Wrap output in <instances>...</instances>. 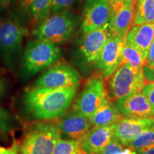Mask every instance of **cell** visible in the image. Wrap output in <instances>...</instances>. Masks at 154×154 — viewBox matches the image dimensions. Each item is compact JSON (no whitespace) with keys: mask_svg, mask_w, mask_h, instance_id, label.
Masks as SVG:
<instances>
[{"mask_svg":"<svg viewBox=\"0 0 154 154\" xmlns=\"http://www.w3.org/2000/svg\"><path fill=\"white\" fill-rule=\"evenodd\" d=\"M78 87L43 88L32 86L24 90L23 104L30 116L36 120L50 121L66 114Z\"/></svg>","mask_w":154,"mask_h":154,"instance_id":"1","label":"cell"},{"mask_svg":"<svg viewBox=\"0 0 154 154\" xmlns=\"http://www.w3.org/2000/svg\"><path fill=\"white\" fill-rule=\"evenodd\" d=\"M61 138L57 123L42 121L26 128L20 145V154H53Z\"/></svg>","mask_w":154,"mask_h":154,"instance_id":"2","label":"cell"},{"mask_svg":"<svg viewBox=\"0 0 154 154\" xmlns=\"http://www.w3.org/2000/svg\"><path fill=\"white\" fill-rule=\"evenodd\" d=\"M61 57V51L54 44L36 38L26 44L22 56L23 72L32 76L52 66Z\"/></svg>","mask_w":154,"mask_h":154,"instance_id":"3","label":"cell"},{"mask_svg":"<svg viewBox=\"0 0 154 154\" xmlns=\"http://www.w3.org/2000/svg\"><path fill=\"white\" fill-rule=\"evenodd\" d=\"M76 26L74 17L68 11L54 13L38 24L33 32L36 38L56 45L66 42Z\"/></svg>","mask_w":154,"mask_h":154,"instance_id":"4","label":"cell"},{"mask_svg":"<svg viewBox=\"0 0 154 154\" xmlns=\"http://www.w3.org/2000/svg\"><path fill=\"white\" fill-rule=\"evenodd\" d=\"M110 77L109 96L113 101L135 92H141L147 83L144 78L143 69H137L128 65L119 66Z\"/></svg>","mask_w":154,"mask_h":154,"instance_id":"5","label":"cell"},{"mask_svg":"<svg viewBox=\"0 0 154 154\" xmlns=\"http://www.w3.org/2000/svg\"><path fill=\"white\" fill-rule=\"evenodd\" d=\"M27 34L26 29L16 19H0V54L7 63H11L20 52L23 38Z\"/></svg>","mask_w":154,"mask_h":154,"instance_id":"6","label":"cell"},{"mask_svg":"<svg viewBox=\"0 0 154 154\" xmlns=\"http://www.w3.org/2000/svg\"><path fill=\"white\" fill-rule=\"evenodd\" d=\"M109 101L105 82L100 77H94L86 83L73 109L89 118L100 106Z\"/></svg>","mask_w":154,"mask_h":154,"instance_id":"7","label":"cell"},{"mask_svg":"<svg viewBox=\"0 0 154 154\" xmlns=\"http://www.w3.org/2000/svg\"><path fill=\"white\" fill-rule=\"evenodd\" d=\"M81 82L79 74L65 63H56L49 67L36 79L33 86L43 88H63L76 86Z\"/></svg>","mask_w":154,"mask_h":154,"instance_id":"8","label":"cell"},{"mask_svg":"<svg viewBox=\"0 0 154 154\" xmlns=\"http://www.w3.org/2000/svg\"><path fill=\"white\" fill-rule=\"evenodd\" d=\"M131 0H111L109 28L111 36L126 39L134 23V4Z\"/></svg>","mask_w":154,"mask_h":154,"instance_id":"9","label":"cell"},{"mask_svg":"<svg viewBox=\"0 0 154 154\" xmlns=\"http://www.w3.org/2000/svg\"><path fill=\"white\" fill-rule=\"evenodd\" d=\"M111 0H86L83 10L82 28L84 33L109 24Z\"/></svg>","mask_w":154,"mask_h":154,"instance_id":"10","label":"cell"},{"mask_svg":"<svg viewBox=\"0 0 154 154\" xmlns=\"http://www.w3.org/2000/svg\"><path fill=\"white\" fill-rule=\"evenodd\" d=\"M154 117L148 118H126L113 125V138L126 146L144 131L151 128Z\"/></svg>","mask_w":154,"mask_h":154,"instance_id":"11","label":"cell"},{"mask_svg":"<svg viewBox=\"0 0 154 154\" xmlns=\"http://www.w3.org/2000/svg\"><path fill=\"white\" fill-rule=\"evenodd\" d=\"M125 41L126 39L117 36H110L101 49L95 62L103 78L110 77L119 67L121 51Z\"/></svg>","mask_w":154,"mask_h":154,"instance_id":"12","label":"cell"},{"mask_svg":"<svg viewBox=\"0 0 154 154\" xmlns=\"http://www.w3.org/2000/svg\"><path fill=\"white\" fill-rule=\"evenodd\" d=\"M57 124L61 136L74 140H82L92 126L88 117L74 109L61 117Z\"/></svg>","mask_w":154,"mask_h":154,"instance_id":"13","label":"cell"},{"mask_svg":"<svg viewBox=\"0 0 154 154\" xmlns=\"http://www.w3.org/2000/svg\"><path fill=\"white\" fill-rule=\"evenodd\" d=\"M114 104L126 118L154 117L149 101L141 92H135L117 99Z\"/></svg>","mask_w":154,"mask_h":154,"instance_id":"14","label":"cell"},{"mask_svg":"<svg viewBox=\"0 0 154 154\" xmlns=\"http://www.w3.org/2000/svg\"><path fill=\"white\" fill-rule=\"evenodd\" d=\"M110 36L109 25L84 33L80 50L86 60L89 62H95Z\"/></svg>","mask_w":154,"mask_h":154,"instance_id":"15","label":"cell"},{"mask_svg":"<svg viewBox=\"0 0 154 154\" xmlns=\"http://www.w3.org/2000/svg\"><path fill=\"white\" fill-rule=\"evenodd\" d=\"M113 138V126H94L82 138V149L86 154H99Z\"/></svg>","mask_w":154,"mask_h":154,"instance_id":"16","label":"cell"},{"mask_svg":"<svg viewBox=\"0 0 154 154\" xmlns=\"http://www.w3.org/2000/svg\"><path fill=\"white\" fill-rule=\"evenodd\" d=\"M153 38L154 23L134 24L127 34L125 44L138 49L142 53L146 60L148 51Z\"/></svg>","mask_w":154,"mask_h":154,"instance_id":"17","label":"cell"},{"mask_svg":"<svg viewBox=\"0 0 154 154\" xmlns=\"http://www.w3.org/2000/svg\"><path fill=\"white\" fill-rule=\"evenodd\" d=\"M124 118L115 104L110 101L100 106L89 117L92 126H110Z\"/></svg>","mask_w":154,"mask_h":154,"instance_id":"18","label":"cell"},{"mask_svg":"<svg viewBox=\"0 0 154 154\" xmlns=\"http://www.w3.org/2000/svg\"><path fill=\"white\" fill-rule=\"evenodd\" d=\"M52 7V0H29L24 7L28 10L32 22L40 24L50 16Z\"/></svg>","mask_w":154,"mask_h":154,"instance_id":"19","label":"cell"},{"mask_svg":"<svg viewBox=\"0 0 154 154\" xmlns=\"http://www.w3.org/2000/svg\"><path fill=\"white\" fill-rule=\"evenodd\" d=\"M154 23V0H136L134 24Z\"/></svg>","mask_w":154,"mask_h":154,"instance_id":"20","label":"cell"},{"mask_svg":"<svg viewBox=\"0 0 154 154\" xmlns=\"http://www.w3.org/2000/svg\"><path fill=\"white\" fill-rule=\"evenodd\" d=\"M145 63V58L141 52L131 46L124 44L119 58V66L128 65L137 69H142Z\"/></svg>","mask_w":154,"mask_h":154,"instance_id":"21","label":"cell"},{"mask_svg":"<svg viewBox=\"0 0 154 154\" xmlns=\"http://www.w3.org/2000/svg\"><path fill=\"white\" fill-rule=\"evenodd\" d=\"M53 154H86L83 151L82 140L60 139L56 144Z\"/></svg>","mask_w":154,"mask_h":154,"instance_id":"22","label":"cell"},{"mask_svg":"<svg viewBox=\"0 0 154 154\" xmlns=\"http://www.w3.org/2000/svg\"><path fill=\"white\" fill-rule=\"evenodd\" d=\"M151 145H154V129L149 128L138 135L126 146L136 151L140 148Z\"/></svg>","mask_w":154,"mask_h":154,"instance_id":"23","label":"cell"},{"mask_svg":"<svg viewBox=\"0 0 154 154\" xmlns=\"http://www.w3.org/2000/svg\"><path fill=\"white\" fill-rule=\"evenodd\" d=\"M16 127L17 121L11 113L0 106V130L6 134H11Z\"/></svg>","mask_w":154,"mask_h":154,"instance_id":"24","label":"cell"},{"mask_svg":"<svg viewBox=\"0 0 154 154\" xmlns=\"http://www.w3.org/2000/svg\"><path fill=\"white\" fill-rule=\"evenodd\" d=\"M99 154H136L131 148H124V146L114 138Z\"/></svg>","mask_w":154,"mask_h":154,"instance_id":"25","label":"cell"},{"mask_svg":"<svg viewBox=\"0 0 154 154\" xmlns=\"http://www.w3.org/2000/svg\"><path fill=\"white\" fill-rule=\"evenodd\" d=\"M76 0H52L51 12L52 14L57 12L68 11L72 7Z\"/></svg>","mask_w":154,"mask_h":154,"instance_id":"26","label":"cell"},{"mask_svg":"<svg viewBox=\"0 0 154 154\" xmlns=\"http://www.w3.org/2000/svg\"><path fill=\"white\" fill-rule=\"evenodd\" d=\"M141 93L146 96L151 106L152 112L154 115V83H146L142 89Z\"/></svg>","mask_w":154,"mask_h":154,"instance_id":"27","label":"cell"},{"mask_svg":"<svg viewBox=\"0 0 154 154\" xmlns=\"http://www.w3.org/2000/svg\"><path fill=\"white\" fill-rule=\"evenodd\" d=\"M19 150L20 144L16 139H13L11 146L9 147H4L0 145V154H19Z\"/></svg>","mask_w":154,"mask_h":154,"instance_id":"28","label":"cell"},{"mask_svg":"<svg viewBox=\"0 0 154 154\" xmlns=\"http://www.w3.org/2000/svg\"><path fill=\"white\" fill-rule=\"evenodd\" d=\"M143 73L146 82L154 83V64L143 66Z\"/></svg>","mask_w":154,"mask_h":154,"instance_id":"29","label":"cell"},{"mask_svg":"<svg viewBox=\"0 0 154 154\" xmlns=\"http://www.w3.org/2000/svg\"><path fill=\"white\" fill-rule=\"evenodd\" d=\"M153 64H154V38L151 45H150L147 56L146 58L145 63H144V65H146V66H151Z\"/></svg>","mask_w":154,"mask_h":154,"instance_id":"30","label":"cell"},{"mask_svg":"<svg viewBox=\"0 0 154 154\" xmlns=\"http://www.w3.org/2000/svg\"><path fill=\"white\" fill-rule=\"evenodd\" d=\"M136 154H154V145L145 146L136 150Z\"/></svg>","mask_w":154,"mask_h":154,"instance_id":"31","label":"cell"},{"mask_svg":"<svg viewBox=\"0 0 154 154\" xmlns=\"http://www.w3.org/2000/svg\"><path fill=\"white\" fill-rule=\"evenodd\" d=\"M7 91V84L5 79L0 77V99L4 97Z\"/></svg>","mask_w":154,"mask_h":154,"instance_id":"32","label":"cell"},{"mask_svg":"<svg viewBox=\"0 0 154 154\" xmlns=\"http://www.w3.org/2000/svg\"><path fill=\"white\" fill-rule=\"evenodd\" d=\"M14 0H0V7L2 8H8L13 3Z\"/></svg>","mask_w":154,"mask_h":154,"instance_id":"33","label":"cell"},{"mask_svg":"<svg viewBox=\"0 0 154 154\" xmlns=\"http://www.w3.org/2000/svg\"><path fill=\"white\" fill-rule=\"evenodd\" d=\"M7 138L8 137H7V134L0 130V140H7Z\"/></svg>","mask_w":154,"mask_h":154,"instance_id":"34","label":"cell"},{"mask_svg":"<svg viewBox=\"0 0 154 154\" xmlns=\"http://www.w3.org/2000/svg\"><path fill=\"white\" fill-rule=\"evenodd\" d=\"M29 0H18L19 5H20L21 7H22V9L24 8V7L26 6V4H27Z\"/></svg>","mask_w":154,"mask_h":154,"instance_id":"35","label":"cell"},{"mask_svg":"<svg viewBox=\"0 0 154 154\" xmlns=\"http://www.w3.org/2000/svg\"><path fill=\"white\" fill-rule=\"evenodd\" d=\"M151 128H153V129H154V124H153V126H152V127H151Z\"/></svg>","mask_w":154,"mask_h":154,"instance_id":"36","label":"cell"},{"mask_svg":"<svg viewBox=\"0 0 154 154\" xmlns=\"http://www.w3.org/2000/svg\"><path fill=\"white\" fill-rule=\"evenodd\" d=\"M126 1H127V0H126ZM131 1H134V0H131Z\"/></svg>","mask_w":154,"mask_h":154,"instance_id":"37","label":"cell"}]
</instances>
